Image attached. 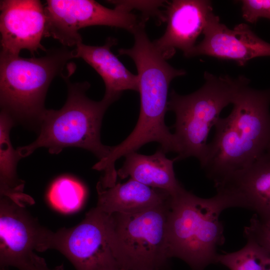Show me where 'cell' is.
<instances>
[{
    "label": "cell",
    "instance_id": "6da1fadb",
    "mask_svg": "<svg viewBox=\"0 0 270 270\" xmlns=\"http://www.w3.org/2000/svg\"><path fill=\"white\" fill-rule=\"evenodd\" d=\"M232 104L230 114L214 125V137L200 164L214 186L270 148V88L257 90L247 86Z\"/></svg>",
    "mask_w": 270,
    "mask_h": 270
},
{
    "label": "cell",
    "instance_id": "7a4b0ae2",
    "mask_svg": "<svg viewBox=\"0 0 270 270\" xmlns=\"http://www.w3.org/2000/svg\"><path fill=\"white\" fill-rule=\"evenodd\" d=\"M133 34L134 46L130 48H120L118 52L130 57L137 68L140 112L136 126L118 145V151L126 156L146 144L156 142L166 153L177 152V141L166 125L164 116L168 110L170 84L176 77L186 74V71L176 68L166 62L150 40L144 27L138 28Z\"/></svg>",
    "mask_w": 270,
    "mask_h": 270
},
{
    "label": "cell",
    "instance_id": "3957f363",
    "mask_svg": "<svg viewBox=\"0 0 270 270\" xmlns=\"http://www.w3.org/2000/svg\"><path fill=\"white\" fill-rule=\"evenodd\" d=\"M228 208L226 199L218 193L204 198L184 188L170 196L168 217L169 258L182 260L192 270H204L217 263L218 248L225 240L220 216Z\"/></svg>",
    "mask_w": 270,
    "mask_h": 270
},
{
    "label": "cell",
    "instance_id": "277c9868",
    "mask_svg": "<svg viewBox=\"0 0 270 270\" xmlns=\"http://www.w3.org/2000/svg\"><path fill=\"white\" fill-rule=\"evenodd\" d=\"M68 75L62 74L68 86L65 104L58 110H46L39 123V134L30 144L16 148L20 158L30 154L40 148H47L52 154L66 147H78L92 152L99 158H105L111 146L104 145L100 138L103 116L112 104L102 98L96 102L89 98L87 82L72 83L69 77L74 71L70 66Z\"/></svg>",
    "mask_w": 270,
    "mask_h": 270
},
{
    "label": "cell",
    "instance_id": "5b68a950",
    "mask_svg": "<svg viewBox=\"0 0 270 270\" xmlns=\"http://www.w3.org/2000/svg\"><path fill=\"white\" fill-rule=\"evenodd\" d=\"M204 78L203 86L190 94L180 95L172 90L169 94L168 110L176 115L174 134L180 149L176 161L193 156L202 162L209 132L220 112L250 84L244 76L233 78L206 72Z\"/></svg>",
    "mask_w": 270,
    "mask_h": 270
},
{
    "label": "cell",
    "instance_id": "8992f818",
    "mask_svg": "<svg viewBox=\"0 0 270 270\" xmlns=\"http://www.w3.org/2000/svg\"><path fill=\"white\" fill-rule=\"evenodd\" d=\"M46 52L32 58L0 54L1 110L14 120L38 124L50 84L74 58L72 50L64 46Z\"/></svg>",
    "mask_w": 270,
    "mask_h": 270
},
{
    "label": "cell",
    "instance_id": "52a82bcc",
    "mask_svg": "<svg viewBox=\"0 0 270 270\" xmlns=\"http://www.w3.org/2000/svg\"><path fill=\"white\" fill-rule=\"evenodd\" d=\"M170 198L137 213L106 214L108 239L122 270H162L166 265Z\"/></svg>",
    "mask_w": 270,
    "mask_h": 270
},
{
    "label": "cell",
    "instance_id": "ba28073f",
    "mask_svg": "<svg viewBox=\"0 0 270 270\" xmlns=\"http://www.w3.org/2000/svg\"><path fill=\"white\" fill-rule=\"evenodd\" d=\"M45 36L58 40L64 46L82 42L80 29L94 26L124 28L132 34L146 21L130 11L115 6L112 9L92 0H48Z\"/></svg>",
    "mask_w": 270,
    "mask_h": 270
},
{
    "label": "cell",
    "instance_id": "9c48e42d",
    "mask_svg": "<svg viewBox=\"0 0 270 270\" xmlns=\"http://www.w3.org/2000/svg\"><path fill=\"white\" fill-rule=\"evenodd\" d=\"M48 249L59 251L76 270H122L108 239L106 214L96 207L74 226L52 231Z\"/></svg>",
    "mask_w": 270,
    "mask_h": 270
},
{
    "label": "cell",
    "instance_id": "30bf717a",
    "mask_svg": "<svg viewBox=\"0 0 270 270\" xmlns=\"http://www.w3.org/2000/svg\"><path fill=\"white\" fill-rule=\"evenodd\" d=\"M26 205L0 196V268L35 270L40 256L34 251L48 250L52 230L38 222L26 210Z\"/></svg>",
    "mask_w": 270,
    "mask_h": 270
},
{
    "label": "cell",
    "instance_id": "8fae6325",
    "mask_svg": "<svg viewBox=\"0 0 270 270\" xmlns=\"http://www.w3.org/2000/svg\"><path fill=\"white\" fill-rule=\"evenodd\" d=\"M0 10V54L17 56L24 49L32 54L38 49L46 50L40 44L46 17L40 0H2Z\"/></svg>",
    "mask_w": 270,
    "mask_h": 270
},
{
    "label": "cell",
    "instance_id": "7c38bea8",
    "mask_svg": "<svg viewBox=\"0 0 270 270\" xmlns=\"http://www.w3.org/2000/svg\"><path fill=\"white\" fill-rule=\"evenodd\" d=\"M202 34L203 40L186 57L206 55L234 60L242 66L252 58L270 56V44L260 38L248 25L240 24L231 30L214 12Z\"/></svg>",
    "mask_w": 270,
    "mask_h": 270
},
{
    "label": "cell",
    "instance_id": "4fadbf2b",
    "mask_svg": "<svg viewBox=\"0 0 270 270\" xmlns=\"http://www.w3.org/2000/svg\"><path fill=\"white\" fill-rule=\"evenodd\" d=\"M213 13L212 2L205 0H174L168 2L164 11L166 28L164 34L152 43L166 60L176 50L186 56L203 33Z\"/></svg>",
    "mask_w": 270,
    "mask_h": 270
},
{
    "label": "cell",
    "instance_id": "5bb4252c",
    "mask_svg": "<svg viewBox=\"0 0 270 270\" xmlns=\"http://www.w3.org/2000/svg\"><path fill=\"white\" fill-rule=\"evenodd\" d=\"M214 186L230 208L248 209L260 218H270V148Z\"/></svg>",
    "mask_w": 270,
    "mask_h": 270
},
{
    "label": "cell",
    "instance_id": "9a60e30c",
    "mask_svg": "<svg viewBox=\"0 0 270 270\" xmlns=\"http://www.w3.org/2000/svg\"><path fill=\"white\" fill-rule=\"evenodd\" d=\"M116 38H108L100 46H89L82 42L72 50L74 58H81L90 65L102 77L106 91L103 98L112 103L124 91L138 92V75L132 73L112 52L116 44Z\"/></svg>",
    "mask_w": 270,
    "mask_h": 270
},
{
    "label": "cell",
    "instance_id": "2e32d148",
    "mask_svg": "<svg viewBox=\"0 0 270 270\" xmlns=\"http://www.w3.org/2000/svg\"><path fill=\"white\" fill-rule=\"evenodd\" d=\"M96 190V208L107 214L139 212L166 202L170 196L166 191L132 178L107 188L98 183Z\"/></svg>",
    "mask_w": 270,
    "mask_h": 270
},
{
    "label": "cell",
    "instance_id": "e0dca14e",
    "mask_svg": "<svg viewBox=\"0 0 270 270\" xmlns=\"http://www.w3.org/2000/svg\"><path fill=\"white\" fill-rule=\"evenodd\" d=\"M166 154L161 148L149 156L136 152L128 154L117 170L118 176L120 179L130 176L144 184L166 191L170 196L176 195L184 188L176 177V160L167 158Z\"/></svg>",
    "mask_w": 270,
    "mask_h": 270
},
{
    "label": "cell",
    "instance_id": "ac0fdd59",
    "mask_svg": "<svg viewBox=\"0 0 270 270\" xmlns=\"http://www.w3.org/2000/svg\"><path fill=\"white\" fill-rule=\"evenodd\" d=\"M14 124V118L1 110L0 115V192L17 202L27 204L33 200L23 193L24 182L19 179L16 166L21 158L13 148L10 137V130Z\"/></svg>",
    "mask_w": 270,
    "mask_h": 270
},
{
    "label": "cell",
    "instance_id": "d6986e66",
    "mask_svg": "<svg viewBox=\"0 0 270 270\" xmlns=\"http://www.w3.org/2000/svg\"><path fill=\"white\" fill-rule=\"evenodd\" d=\"M86 191L84 186L76 180L62 176L56 180L48 192L50 205L64 213H70L79 210L86 198Z\"/></svg>",
    "mask_w": 270,
    "mask_h": 270
},
{
    "label": "cell",
    "instance_id": "ffe728a7",
    "mask_svg": "<svg viewBox=\"0 0 270 270\" xmlns=\"http://www.w3.org/2000/svg\"><path fill=\"white\" fill-rule=\"evenodd\" d=\"M270 254L256 242L247 240L246 244L236 252L218 254L216 262L230 270H264Z\"/></svg>",
    "mask_w": 270,
    "mask_h": 270
},
{
    "label": "cell",
    "instance_id": "44dd1931",
    "mask_svg": "<svg viewBox=\"0 0 270 270\" xmlns=\"http://www.w3.org/2000/svg\"><path fill=\"white\" fill-rule=\"evenodd\" d=\"M244 234L246 240L256 242L270 255V218L262 219L254 214Z\"/></svg>",
    "mask_w": 270,
    "mask_h": 270
},
{
    "label": "cell",
    "instance_id": "7402d4cb",
    "mask_svg": "<svg viewBox=\"0 0 270 270\" xmlns=\"http://www.w3.org/2000/svg\"><path fill=\"white\" fill-rule=\"evenodd\" d=\"M115 6H120L128 11L133 8H136L142 12L144 16L148 18V15L154 16L162 22H166L164 12L160 11V8L164 6V1L147 0V1H132V0H114L110 1Z\"/></svg>",
    "mask_w": 270,
    "mask_h": 270
},
{
    "label": "cell",
    "instance_id": "603a6c76",
    "mask_svg": "<svg viewBox=\"0 0 270 270\" xmlns=\"http://www.w3.org/2000/svg\"><path fill=\"white\" fill-rule=\"evenodd\" d=\"M242 15L250 23H255L260 18L270 20V0H242Z\"/></svg>",
    "mask_w": 270,
    "mask_h": 270
},
{
    "label": "cell",
    "instance_id": "cb8c5ba5",
    "mask_svg": "<svg viewBox=\"0 0 270 270\" xmlns=\"http://www.w3.org/2000/svg\"><path fill=\"white\" fill-rule=\"evenodd\" d=\"M35 270H64L63 264L56 266L54 268H50L46 264L44 258L40 257L38 259Z\"/></svg>",
    "mask_w": 270,
    "mask_h": 270
},
{
    "label": "cell",
    "instance_id": "d4e9b609",
    "mask_svg": "<svg viewBox=\"0 0 270 270\" xmlns=\"http://www.w3.org/2000/svg\"><path fill=\"white\" fill-rule=\"evenodd\" d=\"M264 270H270V256L266 260V262Z\"/></svg>",
    "mask_w": 270,
    "mask_h": 270
},
{
    "label": "cell",
    "instance_id": "484cf974",
    "mask_svg": "<svg viewBox=\"0 0 270 270\" xmlns=\"http://www.w3.org/2000/svg\"><path fill=\"white\" fill-rule=\"evenodd\" d=\"M0 270H7L6 268H0Z\"/></svg>",
    "mask_w": 270,
    "mask_h": 270
}]
</instances>
